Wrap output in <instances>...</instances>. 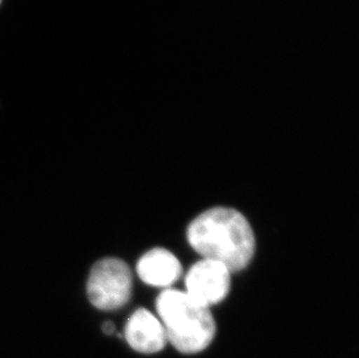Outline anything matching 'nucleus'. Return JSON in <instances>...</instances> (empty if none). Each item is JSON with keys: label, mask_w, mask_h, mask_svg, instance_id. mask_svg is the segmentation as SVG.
<instances>
[{"label": "nucleus", "mask_w": 359, "mask_h": 358, "mask_svg": "<svg viewBox=\"0 0 359 358\" xmlns=\"http://www.w3.org/2000/svg\"><path fill=\"white\" fill-rule=\"evenodd\" d=\"M187 293L210 308L227 297L231 290V271L215 260H199L187 272Z\"/></svg>", "instance_id": "obj_4"}, {"label": "nucleus", "mask_w": 359, "mask_h": 358, "mask_svg": "<svg viewBox=\"0 0 359 358\" xmlns=\"http://www.w3.org/2000/svg\"><path fill=\"white\" fill-rule=\"evenodd\" d=\"M137 274L146 284L165 287L182 276V265L175 255L166 249L155 248L140 258Z\"/></svg>", "instance_id": "obj_6"}, {"label": "nucleus", "mask_w": 359, "mask_h": 358, "mask_svg": "<svg viewBox=\"0 0 359 358\" xmlns=\"http://www.w3.org/2000/svg\"><path fill=\"white\" fill-rule=\"evenodd\" d=\"M125 338L130 348L140 354L151 355L165 348L168 338L160 319L148 310L140 308L128 319Z\"/></svg>", "instance_id": "obj_5"}, {"label": "nucleus", "mask_w": 359, "mask_h": 358, "mask_svg": "<svg viewBox=\"0 0 359 358\" xmlns=\"http://www.w3.org/2000/svg\"><path fill=\"white\" fill-rule=\"evenodd\" d=\"M114 324L112 322H105V324H102V331L105 334H112L113 331H114Z\"/></svg>", "instance_id": "obj_7"}, {"label": "nucleus", "mask_w": 359, "mask_h": 358, "mask_svg": "<svg viewBox=\"0 0 359 358\" xmlns=\"http://www.w3.org/2000/svg\"><path fill=\"white\" fill-rule=\"evenodd\" d=\"M156 310L168 342L178 352L194 355L213 341L217 327L210 308L194 300L187 292L164 291L157 298Z\"/></svg>", "instance_id": "obj_2"}, {"label": "nucleus", "mask_w": 359, "mask_h": 358, "mask_svg": "<svg viewBox=\"0 0 359 358\" xmlns=\"http://www.w3.org/2000/svg\"><path fill=\"white\" fill-rule=\"evenodd\" d=\"M88 300L102 311H114L128 303L132 272L119 258H104L93 265L86 285Z\"/></svg>", "instance_id": "obj_3"}, {"label": "nucleus", "mask_w": 359, "mask_h": 358, "mask_svg": "<svg viewBox=\"0 0 359 358\" xmlns=\"http://www.w3.org/2000/svg\"><path fill=\"white\" fill-rule=\"evenodd\" d=\"M191 247L231 272L243 270L254 256L256 241L250 223L233 208L215 207L200 214L187 228Z\"/></svg>", "instance_id": "obj_1"}]
</instances>
